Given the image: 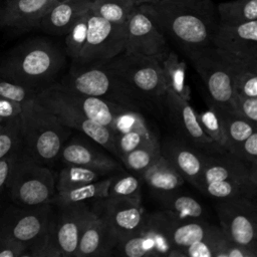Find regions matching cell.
Returning <instances> with one entry per match:
<instances>
[{
	"label": "cell",
	"instance_id": "6da1fadb",
	"mask_svg": "<svg viewBox=\"0 0 257 257\" xmlns=\"http://www.w3.org/2000/svg\"><path fill=\"white\" fill-rule=\"evenodd\" d=\"M140 6L186 55L212 45L219 24L212 0H162Z\"/></svg>",
	"mask_w": 257,
	"mask_h": 257
},
{
	"label": "cell",
	"instance_id": "7a4b0ae2",
	"mask_svg": "<svg viewBox=\"0 0 257 257\" xmlns=\"http://www.w3.org/2000/svg\"><path fill=\"white\" fill-rule=\"evenodd\" d=\"M66 57L58 43L43 37L30 38L0 59V77L37 93L57 81Z\"/></svg>",
	"mask_w": 257,
	"mask_h": 257
},
{
	"label": "cell",
	"instance_id": "3957f363",
	"mask_svg": "<svg viewBox=\"0 0 257 257\" xmlns=\"http://www.w3.org/2000/svg\"><path fill=\"white\" fill-rule=\"evenodd\" d=\"M20 133L21 152L34 162L48 166L59 158L72 132L32 97L22 102Z\"/></svg>",
	"mask_w": 257,
	"mask_h": 257
},
{
	"label": "cell",
	"instance_id": "277c9868",
	"mask_svg": "<svg viewBox=\"0 0 257 257\" xmlns=\"http://www.w3.org/2000/svg\"><path fill=\"white\" fill-rule=\"evenodd\" d=\"M58 82L65 88L141 111L149 105L103 64L73 65Z\"/></svg>",
	"mask_w": 257,
	"mask_h": 257
},
{
	"label": "cell",
	"instance_id": "5b68a950",
	"mask_svg": "<svg viewBox=\"0 0 257 257\" xmlns=\"http://www.w3.org/2000/svg\"><path fill=\"white\" fill-rule=\"evenodd\" d=\"M101 64L117 75L149 106L165 104L167 86L161 65L155 59L122 51Z\"/></svg>",
	"mask_w": 257,
	"mask_h": 257
},
{
	"label": "cell",
	"instance_id": "8992f818",
	"mask_svg": "<svg viewBox=\"0 0 257 257\" xmlns=\"http://www.w3.org/2000/svg\"><path fill=\"white\" fill-rule=\"evenodd\" d=\"M6 189L10 200L15 205L51 204L56 193L55 177L47 166L34 162L20 150Z\"/></svg>",
	"mask_w": 257,
	"mask_h": 257
},
{
	"label": "cell",
	"instance_id": "52a82bcc",
	"mask_svg": "<svg viewBox=\"0 0 257 257\" xmlns=\"http://www.w3.org/2000/svg\"><path fill=\"white\" fill-rule=\"evenodd\" d=\"M35 99L47 108L64 125L77 130L97 145L103 147L109 153L115 154L114 133L88 117L71 105L58 91L54 83L37 92Z\"/></svg>",
	"mask_w": 257,
	"mask_h": 257
},
{
	"label": "cell",
	"instance_id": "ba28073f",
	"mask_svg": "<svg viewBox=\"0 0 257 257\" xmlns=\"http://www.w3.org/2000/svg\"><path fill=\"white\" fill-rule=\"evenodd\" d=\"M216 212L220 228L232 242L257 253V205L255 199H219Z\"/></svg>",
	"mask_w": 257,
	"mask_h": 257
},
{
	"label": "cell",
	"instance_id": "9c48e42d",
	"mask_svg": "<svg viewBox=\"0 0 257 257\" xmlns=\"http://www.w3.org/2000/svg\"><path fill=\"white\" fill-rule=\"evenodd\" d=\"M125 24L109 22L89 11L86 40L73 65L104 62L124 49Z\"/></svg>",
	"mask_w": 257,
	"mask_h": 257
},
{
	"label": "cell",
	"instance_id": "30bf717a",
	"mask_svg": "<svg viewBox=\"0 0 257 257\" xmlns=\"http://www.w3.org/2000/svg\"><path fill=\"white\" fill-rule=\"evenodd\" d=\"M187 56L204 81L209 98L228 107L234 93L233 77L222 50L211 45L190 52Z\"/></svg>",
	"mask_w": 257,
	"mask_h": 257
},
{
	"label": "cell",
	"instance_id": "8fae6325",
	"mask_svg": "<svg viewBox=\"0 0 257 257\" xmlns=\"http://www.w3.org/2000/svg\"><path fill=\"white\" fill-rule=\"evenodd\" d=\"M124 52L150 57L161 63L170 49L153 18L138 5L125 22Z\"/></svg>",
	"mask_w": 257,
	"mask_h": 257
},
{
	"label": "cell",
	"instance_id": "7c38bea8",
	"mask_svg": "<svg viewBox=\"0 0 257 257\" xmlns=\"http://www.w3.org/2000/svg\"><path fill=\"white\" fill-rule=\"evenodd\" d=\"M165 105L168 109L171 122L179 137L186 143L205 155H216L226 152L225 149L217 145L206 135L198 119L197 111L189 103V100L173 91L167 90Z\"/></svg>",
	"mask_w": 257,
	"mask_h": 257
},
{
	"label": "cell",
	"instance_id": "4fadbf2b",
	"mask_svg": "<svg viewBox=\"0 0 257 257\" xmlns=\"http://www.w3.org/2000/svg\"><path fill=\"white\" fill-rule=\"evenodd\" d=\"M53 211L50 203L38 206L14 204L0 215V230L28 246L44 231Z\"/></svg>",
	"mask_w": 257,
	"mask_h": 257
},
{
	"label": "cell",
	"instance_id": "5bb4252c",
	"mask_svg": "<svg viewBox=\"0 0 257 257\" xmlns=\"http://www.w3.org/2000/svg\"><path fill=\"white\" fill-rule=\"evenodd\" d=\"M53 229L61 257H75L83 227L92 210L86 202L55 206Z\"/></svg>",
	"mask_w": 257,
	"mask_h": 257
},
{
	"label": "cell",
	"instance_id": "9a60e30c",
	"mask_svg": "<svg viewBox=\"0 0 257 257\" xmlns=\"http://www.w3.org/2000/svg\"><path fill=\"white\" fill-rule=\"evenodd\" d=\"M93 202L95 209H97V211H93L108 223L117 234L118 240L139 231L145 224L148 214L142 207L141 201L106 197Z\"/></svg>",
	"mask_w": 257,
	"mask_h": 257
},
{
	"label": "cell",
	"instance_id": "2e32d148",
	"mask_svg": "<svg viewBox=\"0 0 257 257\" xmlns=\"http://www.w3.org/2000/svg\"><path fill=\"white\" fill-rule=\"evenodd\" d=\"M161 155L172 164L186 182L203 192L205 154L180 137H168L161 143Z\"/></svg>",
	"mask_w": 257,
	"mask_h": 257
},
{
	"label": "cell",
	"instance_id": "e0dca14e",
	"mask_svg": "<svg viewBox=\"0 0 257 257\" xmlns=\"http://www.w3.org/2000/svg\"><path fill=\"white\" fill-rule=\"evenodd\" d=\"M223 180L257 187V163L247 164L227 151L216 155H206L203 188L207 183Z\"/></svg>",
	"mask_w": 257,
	"mask_h": 257
},
{
	"label": "cell",
	"instance_id": "ac0fdd59",
	"mask_svg": "<svg viewBox=\"0 0 257 257\" xmlns=\"http://www.w3.org/2000/svg\"><path fill=\"white\" fill-rule=\"evenodd\" d=\"M212 45L228 53L257 59V20L239 24L219 23Z\"/></svg>",
	"mask_w": 257,
	"mask_h": 257
},
{
	"label": "cell",
	"instance_id": "d6986e66",
	"mask_svg": "<svg viewBox=\"0 0 257 257\" xmlns=\"http://www.w3.org/2000/svg\"><path fill=\"white\" fill-rule=\"evenodd\" d=\"M117 242V234L101 216L92 210L81 232L75 257L111 256Z\"/></svg>",
	"mask_w": 257,
	"mask_h": 257
},
{
	"label": "cell",
	"instance_id": "ffe728a7",
	"mask_svg": "<svg viewBox=\"0 0 257 257\" xmlns=\"http://www.w3.org/2000/svg\"><path fill=\"white\" fill-rule=\"evenodd\" d=\"M59 159L64 165L86 167L103 172L106 175H111L122 170L118 162L78 136L70 140L68 139L64 143L59 154Z\"/></svg>",
	"mask_w": 257,
	"mask_h": 257
},
{
	"label": "cell",
	"instance_id": "44dd1931",
	"mask_svg": "<svg viewBox=\"0 0 257 257\" xmlns=\"http://www.w3.org/2000/svg\"><path fill=\"white\" fill-rule=\"evenodd\" d=\"M55 3L54 0H6L0 8V27L20 31L38 28L43 15Z\"/></svg>",
	"mask_w": 257,
	"mask_h": 257
},
{
	"label": "cell",
	"instance_id": "7402d4cb",
	"mask_svg": "<svg viewBox=\"0 0 257 257\" xmlns=\"http://www.w3.org/2000/svg\"><path fill=\"white\" fill-rule=\"evenodd\" d=\"M92 0H63L51 6L38 28L50 35H65L74 21L89 11Z\"/></svg>",
	"mask_w": 257,
	"mask_h": 257
},
{
	"label": "cell",
	"instance_id": "603a6c76",
	"mask_svg": "<svg viewBox=\"0 0 257 257\" xmlns=\"http://www.w3.org/2000/svg\"><path fill=\"white\" fill-rule=\"evenodd\" d=\"M54 85L60 94L74 107L80 110L89 119L108 127L113 132L115 111L119 104L109 102L99 97L81 94L62 86L58 80Z\"/></svg>",
	"mask_w": 257,
	"mask_h": 257
},
{
	"label": "cell",
	"instance_id": "cb8c5ba5",
	"mask_svg": "<svg viewBox=\"0 0 257 257\" xmlns=\"http://www.w3.org/2000/svg\"><path fill=\"white\" fill-rule=\"evenodd\" d=\"M208 103L217 112L223 127L226 139L225 150L232 153L235 147L248 138L252 133L257 132V123H254L236 113L225 105L213 102L210 98Z\"/></svg>",
	"mask_w": 257,
	"mask_h": 257
},
{
	"label": "cell",
	"instance_id": "d4e9b609",
	"mask_svg": "<svg viewBox=\"0 0 257 257\" xmlns=\"http://www.w3.org/2000/svg\"><path fill=\"white\" fill-rule=\"evenodd\" d=\"M141 177L155 194L176 191L185 183L183 177L162 155L157 158Z\"/></svg>",
	"mask_w": 257,
	"mask_h": 257
},
{
	"label": "cell",
	"instance_id": "484cf974",
	"mask_svg": "<svg viewBox=\"0 0 257 257\" xmlns=\"http://www.w3.org/2000/svg\"><path fill=\"white\" fill-rule=\"evenodd\" d=\"M165 212V211H164ZM169 216V239L173 249L185 248L205 238L213 228V224L203 219L178 220Z\"/></svg>",
	"mask_w": 257,
	"mask_h": 257
},
{
	"label": "cell",
	"instance_id": "4316f807",
	"mask_svg": "<svg viewBox=\"0 0 257 257\" xmlns=\"http://www.w3.org/2000/svg\"><path fill=\"white\" fill-rule=\"evenodd\" d=\"M167 214L178 220L202 219L205 213L203 205L195 198L176 191L155 194Z\"/></svg>",
	"mask_w": 257,
	"mask_h": 257
},
{
	"label": "cell",
	"instance_id": "83f0119b",
	"mask_svg": "<svg viewBox=\"0 0 257 257\" xmlns=\"http://www.w3.org/2000/svg\"><path fill=\"white\" fill-rule=\"evenodd\" d=\"M111 175L104 179H100L79 187L57 191L51 204L53 206H62L106 198L108 196V187L110 184Z\"/></svg>",
	"mask_w": 257,
	"mask_h": 257
},
{
	"label": "cell",
	"instance_id": "f1b7e54d",
	"mask_svg": "<svg viewBox=\"0 0 257 257\" xmlns=\"http://www.w3.org/2000/svg\"><path fill=\"white\" fill-rule=\"evenodd\" d=\"M167 90L173 91L179 96L190 100V87L186 82V63L172 50L169 51L160 63Z\"/></svg>",
	"mask_w": 257,
	"mask_h": 257
},
{
	"label": "cell",
	"instance_id": "f546056e",
	"mask_svg": "<svg viewBox=\"0 0 257 257\" xmlns=\"http://www.w3.org/2000/svg\"><path fill=\"white\" fill-rule=\"evenodd\" d=\"M114 250L115 254L126 257L159 256L156 242L144 225L139 231L120 238Z\"/></svg>",
	"mask_w": 257,
	"mask_h": 257
},
{
	"label": "cell",
	"instance_id": "4dcf8cb0",
	"mask_svg": "<svg viewBox=\"0 0 257 257\" xmlns=\"http://www.w3.org/2000/svg\"><path fill=\"white\" fill-rule=\"evenodd\" d=\"M219 23L239 24L257 20V0H232L216 6Z\"/></svg>",
	"mask_w": 257,
	"mask_h": 257
},
{
	"label": "cell",
	"instance_id": "1f68e13d",
	"mask_svg": "<svg viewBox=\"0 0 257 257\" xmlns=\"http://www.w3.org/2000/svg\"><path fill=\"white\" fill-rule=\"evenodd\" d=\"M138 5L136 0H92L89 11L115 24H125Z\"/></svg>",
	"mask_w": 257,
	"mask_h": 257
},
{
	"label": "cell",
	"instance_id": "d6a6232c",
	"mask_svg": "<svg viewBox=\"0 0 257 257\" xmlns=\"http://www.w3.org/2000/svg\"><path fill=\"white\" fill-rule=\"evenodd\" d=\"M107 176L109 175L90 168L75 165H65V167L59 172L57 180H55V189L57 192L75 188L98 181L102 177Z\"/></svg>",
	"mask_w": 257,
	"mask_h": 257
},
{
	"label": "cell",
	"instance_id": "836d02e7",
	"mask_svg": "<svg viewBox=\"0 0 257 257\" xmlns=\"http://www.w3.org/2000/svg\"><path fill=\"white\" fill-rule=\"evenodd\" d=\"M256 190V186L223 180L205 184L203 193L216 199H226L232 197H246L255 199Z\"/></svg>",
	"mask_w": 257,
	"mask_h": 257
},
{
	"label": "cell",
	"instance_id": "e575fe53",
	"mask_svg": "<svg viewBox=\"0 0 257 257\" xmlns=\"http://www.w3.org/2000/svg\"><path fill=\"white\" fill-rule=\"evenodd\" d=\"M107 197H119L141 201L142 185L140 179L123 170L113 173L111 175Z\"/></svg>",
	"mask_w": 257,
	"mask_h": 257
},
{
	"label": "cell",
	"instance_id": "d590c367",
	"mask_svg": "<svg viewBox=\"0 0 257 257\" xmlns=\"http://www.w3.org/2000/svg\"><path fill=\"white\" fill-rule=\"evenodd\" d=\"M139 131L146 134H156L141 111L118 105L115 111L113 133L121 134Z\"/></svg>",
	"mask_w": 257,
	"mask_h": 257
},
{
	"label": "cell",
	"instance_id": "8d00e7d4",
	"mask_svg": "<svg viewBox=\"0 0 257 257\" xmlns=\"http://www.w3.org/2000/svg\"><path fill=\"white\" fill-rule=\"evenodd\" d=\"M161 155V146L143 145L132 152L121 156L119 161L126 169L138 173L140 176L157 160Z\"/></svg>",
	"mask_w": 257,
	"mask_h": 257
},
{
	"label": "cell",
	"instance_id": "74e56055",
	"mask_svg": "<svg viewBox=\"0 0 257 257\" xmlns=\"http://www.w3.org/2000/svg\"><path fill=\"white\" fill-rule=\"evenodd\" d=\"M88 17L89 11L78 17L64 35V50L66 55L71 59V62H74L78 58L85 43L88 28Z\"/></svg>",
	"mask_w": 257,
	"mask_h": 257
},
{
	"label": "cell",
	"instance_id": "f35d334b",
	"mask_svg": "<svg viewBox=\"0 0 257 257\" xmlns=\"http://www.w3.org/2000/svg\"><path fill=\"white\" fill-rule=\"evenodd\" d=\"M23 257H61L54 236L53 214L44 231L27 246Z\"/></svg>",
	"mask_w": 257,
	"mask_h": 257
},
{
	"label": "cell",
	"instance_id": "ab89813d",
	"mask_svg": "<svg viewBox=\"0 0 257 257\" xmlns=\"http://www.w3.org/2000/svg\"><path fill=\"white\" fill-rule=\"evenodd\" d=\"M114 149L116 157L119 159L121 156L132 152L133 150L143 146H161L159 137L156 134H146L139 131H131L121 134H114Z\"/></svg>",
	"mask_w": 257,
	"mask_h": 257
},
{
	"label": "cell",
	"instance_id": "60d3db41",
	"mask_svg": "<svg viewBox=\"0 0 257 257\" xmlns=\"http://www.w3.org/2000/svg\"><path fill=\"white\" fill-rule=\"evenodd\" d=\"M20 149V115L8 120H2L0 125V159Z\"/></svg>",
	"mask_w": 257,
	"mask_h": 257
},
{
	"label": "cell",
	"instance_id": "b9f144b4",
	"mask_svg": "<svg viewBox=\"0 0 257 257\" xmlns=\"http://www.w3.org/2000/svg\"><path fill=\"white\" fill-rule=\"evenodd\" d=\"M198 119L208 137H210L217 145L225 149L226 139L223 132L221 120L215 109L209 104L206 110L197 112Z\"/></svg>",
	"mask_w": 257,
	"mask_h": 257
},
{
	"label": "cell",
	"instance_id": "7bdbcfd3",
	"mask_svg": "<svg viewBox=\"0 0 257 257\" xmlns=\"http://www.w3.org/2000/svg\"><path fill=\"white\" fill-rule=\"evenodd\" d=\"M228 108L234 113L257 123V97L244 96L234 92Z\"/></svg>",
	"mask_w": 257,
	"mask_h": 257
},
{
	"label": "cell",
	"instance_id": "ee69618b",
	"mask_svg": "<svg viewBox=\"0 0 257 257\" xmlns=\"http://www.w3.org/2000/svg\"><path fill=\"white\" fill-rule=\"evenodd\" d=\"M233 89L241 95L257 97V72L248 71L234 77Z\"/></svg>",
	"mask_w": 257,
	"mask_h": 257
},
{
	"label": "cell",
	"instance_id": "f6af8a7d",
	"mask_svg": "<svg viewBox=\"0 0 257 257\" xmlns=\"http://www.w3.org/2000/svg\"><path fill=\"white\" fill-rule=\"evenodd\" d=\"M231 154L247 164L257 163V132L239 143Z\"/></svg>",
	"mask_w": 257,
	"mask_h": 257
},
{
	"label": "cell",
	"instance_id": "bcb514c9",
	"mask_svg": "<svg viewBox=\"0 0 257 257\" xmlns=\"http://www.w3.org/2000/svg\"><path fill=\"white\" fill-rule=\"evenodd\" d=\"M35 95L34 91L0 77V96L22 103L29 98L35 97Z\"/></svg>",
	"mask_w": 257,
	"mask_h": 257
},
{
	"label": "cell",
	"instance_id": "7dc6e473",
	"mask_svg": "<svg viewBox=\"0 0 257 257\" xmlns=\"http://www.w3.org/2000/svg\"><path fill=\"white\" fill-rule=\"evenodd\" d=\"M27 245L0 230V257H23Z\"/></svg>",
	"mask_w": 257,
	"mask_h": 257
},
{
	"label": "cell",
	"instance_id": "c3c4849f",
	"mask_svg": "<svg viewBox=\"0 0 257 257\" xmlns=\"http://www.w3.org/2000/svg\"><path fill=\"white\" fill-rule=\"evenodd\" d=\"M20 150L12 152L0 159V196L2 195V192L4 191V189H6V185H7L12 167L14 165V162Z\"/></svg>",
	"mask_w": 257,
	"mask_h": 257
},
{
	"label": "cell",
	"instance_id": "681fc988",
	"mask_svg": "<svg viewBox=\"0 0 257 257\" xmlns=\"http://www.w3.org/2000/svg\"><path fill=\"white\" fill-rule=\"evenodd\" d=\"M22 103L0 96V120H8L20 115Z\"/></svg>",
	"mask_w": 257,
	"mask_h": 257
},
{
	"label": "cell",
	"instance_id": "f907efd6",
	"mask_svg": "<svg viewBox=\"0 0 257 257\" xmlns=\"http://www.w3.org/2000/svg\"><path fill=\"white\" fill-rule=\"evenodd\" d=\"M162 0H136V4L137 5H141V4H155L158 3Z\"/></svg>",
	"mask_w": 257,
	"mask_h": 257
},
{
	"label": "cell",
	"instance_id": "816d5d0a",
	"mask_svg": "<svg viewBox=\"0 0 257 257\" xmlns=\"http://www.w3.org/2000/svg\"><path fill=\"white\" fill-rule=\"evenodd\" d=\"M54 1L57 3V2H61V1H63V0H54Z\"/></svg>",
	"mask_w": 257,
	"mask_h": 257
},
{
	"label": "cell",
	"instance_id": "f5cc1de1",
	"mask_svg": "<svg viewBox=\"0 0 257 257\" xmlns=\"http://www.w3.org/2000/svg\"><path fill=\"white\" fill-rule=\"evenodd\" d=\"M1 122H2V121H1ZM1 122H0V125H1Z\"/></svg>",
	"mask_w": 257,
	"mask_h": 257
},
{
	"label": "cell",
	"instance_id": "db71d44e",
	"mask_svg": "<svg viewBox=\"0 0 257 257\" xmlns=\"http://www.w3.org/2000/svg\"><path fill=\"white\" fill-rule=\"evenodd\" d=\"M1 121H2V120H0V122H1Z\"/></svg>",
	"mask_w": 257,
	"mask_h": 257
}]
</instances>
